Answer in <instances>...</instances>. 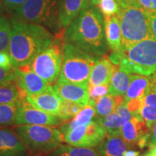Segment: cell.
<instances>
[{
    "label": "cell",
    "mask_w": 156,
    "mask_h": 156,
    "mask_svg": "<svg viewBox=\"0 0 156 156\" xmlns=\"http://www.w3.org/2000/svg\"><path fill=\"white\" fill-rule=\"evenodd\" d=\"M63 41L91 55H104L108 46L105 36L104 17L98 7L90 5L82 11L66 29Z\"/></svg>",
    "instance_id": "6da1fadb"
},
{
    "label": "cell",
    "mask_w": 156,
    "mask_h": 156,
    "mask_svg": "<svg viewBox=\"0 0 156 156\" xmlns=\"http://www.w3.org/2000/svg\"><path fill=\"white\" fill-rule=\"evenodd\" d=\"M12 37L9 53L15 68L30 65L41 52L53 44L56 36L36 23L12 17Z\"/></svg>",
    "instance_id": "7a4b0ae2"
},
{
    "label": "cell",
    "mask_w": 156,
    "mask_h": 156,
    "mask_svg": "<svg viewBox=\"0 0 156 156\" xmlns=\"http://www.w3.org/2000/svg\"><path fill=\"white\" fill-rule=\"evenodd\" d=\"M115 65L130 74L156 77V41L147 38L128 49L112 51L108 56Z\"/></svg>",
    "instance_id": "3957f363"
},
{
    "label": "cell",
    "mask_w": 156,
    "mask_h": 156,
    "mask_svg": "<svg viewBox=\"0 0 156 156\" xmlns=\"http://www.w3.org/2000/svg\"><path fill=\"white\" fill-rule=\"evenodd\" d=\"M119 6L117 17L122 35V50L128 49L136 43L153 38L147 12L134 0H116Z\"/></svg>",
    "instance_id": "277c9868"
},
{
    "label": "cell",
    "mask_w": 156,
    "mask_h": 156,
    "mask_svg": "<svg viewBox=\"0 0 156 156\" xmlns=\"http://www.w3.org/2000/svg\"><path fill=\"white\" fill-rule=\"evenodd\" d=\"M12 14L21 20L43 25L56 37L64 34L60 26L58 0H26Z\"/></svg>",
    "instance_id": "5b68a950"
},
{
    "label": "cell",
    "mask_w": 156,
    "mask_h": 156,
    "mask_svg": "<svg viewBox=\"0 0 156 156\" xmlns=\"http://www.w3.org/2000/svg\"><path fill=\"white\" fill-rule=\"evenodd\" d=\"M98 59L96 56L64 43L63 62L57 81L88 86L90 75Z\"/></svg>",
    "instance_id": "8992f818"
},
{
    "label": "cell",
    "mask_w": 156,
    "mask_h": 156,
    "mask_svg": "<svg viewBox=\"0 0 156 156\" xmlns=\"http://www.w3.org/2000/svg\"><path fill=\"white\" fill-rule=\"evenodd\" d=\"M13 130L34 155L53 152L64 141L61 131L53 126L22 124L17 125Z\"/></svg>",
    "instance_id": "52a82bcc"
},
{
    "label": "cell",
    "mask_w": 156,
    "mask_h": 156,
    "mask_svg": "<svg viewBox=\"0 0 156 156\" xmlns=\"http://www.w3.org/2000/svg\"><path fill=\"white\" fill-rule=\"evenodd\" d=\"M64 42L62 37H56L53 44L41 52L30 64V67L48 85L57 81L61 73L64 58Z\"/></svg>",
    "instance_id": "ba28073f"
},
{
    "label": "cell",
    "mask_w": 156,
    "mask_h": 156,
    "mask_svg": "<svg viewBox=\"0 0 156 156\" xmlns=\"http://www.w3.org/2000/svg\"><path fill=\"white\" fill-rule=\"evenodd\" d=\"M107 135V132L98 122L75 127L63 134L64 141L75 147H93L98 146Z\"/></svg>",
    "instance_id": "9c48e42d"
},
{
    "label": "cell",
    "mask_w": 156,
    "mask_h": 156,
    "mask_svg": "<svg viewBox=\"0 0 156 156\" xmlns=\"http://www.w3.org/2000/svg\"><path fill=\"white\" fill-rule=\"evenodd\" d=\"M17 112L16 125L32 124L55 126L64 122L59 117L43 112L32 106L27 101V96L20 98L17 101Z\"/></svg>",
    "instance_id": "30bf717a"
},
{
    "label": "cell",
    "mask_w": 156,
    "mask_h": 156,
    "mask_svg": "<svg viewBox=\"0 0 156 156\" xmlns=\"http://www.w3.org/2000/svg\"><path fill=\"white\" fill-rule=\"evenodd\" d=\"M27 101L34 108L58 117L63 100L56 93L53 85H48L41 92L27 95Z\"/></svg>",
    "instance_id": "8fae6325"
},
{
    "label": "cell",
    "mask_w": 156,
    "mask_h": 156,
    "mask_svg": "<svg viewBox=\"0 0 156 156\" xmlns=\"http://www.w3.org/2000/svg\"><path fill=\"white\" fill-rule=\"evenodd\" d=\"M15 82L28 95L41 92L48 85L44 79L30 69V65L15 68Z\"/></svg>",
    "instance_id": "7c38bea8"
},
{
    "label": "cell",
    "mask_w": 156,
    "mask_h": 156,
    "mask_svg": "<svg viewBox=\"0 0 156 156\" xmlns=\"http://www.w3.org/2000/svg\"><path fill=\"white\" fill-rule=\"evenodd\" d=\"M56 93L62 100L79 104L85 105L89 102V92L87 85L56 81L53 85Z\"/></svg>",
    "instance_id": "4fadbf2b"
},
{
    "label": "cell",
    "mask_w": 156,
    "mask_h": 156,
    "mask_svg": "<svg viewBox=\"0 0 156 156\" xmlns=\"http://www.w3.org/2000/svg\"><path fill=\"white\" fill-rule=\"evenodd\" d=\"M28 150L14 130L0 128V156H27Z\"/></svg>",
    "instance_id": "5bb4252c"
},
{
    "label": "cell",
    "mask_w": 156,
    "mask_h": 156,
    "mask_svg": "<svg viewBox=\"0 0 156 156\" xmlns=\"http://www.w3.org/2000/svg\"><path fill=\"white\" fill-rule=\"evenodd\" d=\"M90 5V0H58L59 23L62 30L65 32L75 17Z\"/></svg>",
    "instance_id": "9a60e30c"
},
{
    "label": "cell",
    "mask_w": 156,
    "mask_h": 156,
    "mask_svg": "<svg viewBox=\"0 0 156 156\" xmlns=\"http://www.w3.org/2000/svg\"><path fill=\"white\" fill-rule=\"evenodd\" d=\"M150 128L139 114L134 115L128 122L123 124L121 136L128 145L137 143L144 135L149 132Z\"/></svg>",
    "instance_id": "2e32d148"
},
{
    "label": "cell",
    "mask_w": 156,
    "mask_h": 156,
    "mask_svg": "<svg viewBox=\"0 0 156 156\" xmlns=\"http://www.w3.org/2000/svg\"><path fill=\"white\" fill-rule=\"evenodd\" d=\"M115 65L108 57L103 56L95 62L91 71L88 86L99 85H109L114 73Z\"/></svg>",
    "instance_id": "e0dca14e"
},
{
    "label": "cell",
    "mask_w": 156,
    "mask_h": 156,
    "mask_svg": "<svg viewBox=\"0 0 156 156\" xmlns=\"http://www.w3.org/2000/svg\"><path fill=\"white\" fill-rule=\"evenodd\" d=\"M104 17V16H103ZM105 36L107 46L112 51L122 50V35L117 15L104 17Z\"/></svg>",
    "instance_id": "ac0fdd59"
},
{
    "label": "cell",
    "mask_w": 156,
    "mask_h": 156,
    "mask_svg": "<svg viewBox=\"0 0 156 156\" xmlns=\"http://www.w3.org/2000/svg\"><path fill=\"white\" fill-rule=\"evenodd\" d=\"M138 114L150 129L156 122V77L142 98Z\"/></svg>",
    "instance_id": "d6986e66"
},
{
    "label": "cell",
    "mask_w": 156,
    "mask_h": 156,
    "mask_svg": "<svg viewBox=\"0 0 156 156\" xmlns=\"http://www.w3.org/2000/svg\"><path fill=\"white\" fill-rule=\"evenodd\" d=\"M155 78V77H151V76L132 74L129 86L124 95L126 102L136 99L142 100Z\"/></svg>",
    "instance_id": "ffe728a7"
},
{
    "label": "cell",
    "mask_w": 156,
    "mask_h": 156,
    "mask_svg": "<svg viewBox=\"0 0 156 156\" xmlns=\"http://www.w3.org/2000/svg\"><path fill=\"white\" fill-rule=\"evenodd\" d=\"M128 145L120 134L106 135L98 145V151L101 156H123Z\"/></svg>",
    "instance_id": "44dd1931"
},
{
    "label": "cell",
    "mask_w": 156,
    "mask_h": 156,
    "mask_svg": "<svg viewBox=\"0 0 156 156\" xmlns=\"http://www.w3.org/2000/svg\"><path fill=\"white\" fill-rule=\"evenodd\" d=\"M95 101L89 100L88 103L85 105L77 115L70 119L69 122H66L60 126L59 130L62 134H64L75 127L93 122L95 117L97 116L95 109Z\"/></svg>",
    "instance_id": "7402d4cb"
},
{
    "label": "cell",
    "mask_w": 156,
    "mask_h": 156,
    "mask_svg": "<svg viewBox=\"0 0 156 156\" xmlns=\"http://www.w3.org/2000/svg\"><path fill=\"white\" fill-rule=\"evenodd\" d=\"M132 75V74L127 73L121 68L119 65H115L112 80L109 83V93L114 95L124 96L129 86Z\"/></svg>",
    "instance_id": "603a6c76"
},
{
    "label": "cell",
    "mask_w": 156,
    "mask_h": 156,
    "mask_svg": "<svg viewBox=\"0 0 156 156\" xmlns=\"http://www.w3.org/2000/svg\"><path fill=\"white\" fill-rule=\"evenodd\" d=\"M125 102L124 96L114 95L108 93L104 96L101 97L95 101V109L98 117L106 116L114 112L119 106Z\"/></svg>",
    "instance_id": "cb8c5ba5"
},
{
    "label": "cell",
    "mask_w": 156,
    "mask_h": 156,
    "mask_svg": "<svg viewBox=\"0 0 156 156\" xmlns=\"http://www.w3.org/2000/svg\"><path fill=\"white\" fill-rule=\"evenodd\" d=\"M50 156H101V155L98 150L93 147L62 145L54 150Z\"/></svg>",
    "instance_id": "d4e9b609"
},
{
    "label": "cell",
    "mask_w": 156,
    "mask_h": 156,
    "mask_svg": "<svg viewBox=\"0 0 156 156\" xmlns=\"http://www.w3.org/2000/svg\"><path fill=\"white\" fill-rule=\"evenodd\" d=\"M97 122L105 128L107 132V135L120 134L123 124L125 123L116 112L111 113L106 116L99 117Z\"/></svg>",
    "instance_id": "484cf974"
},
{
    "label": "cell",
    "mask_w": 156,
    "mask_h": 156,
    "mask_svg": "<svg viewBox=\"0 0 156 156\" xmlns=\"http://www.w3.org/2000/svg\"><path fill=\"white\" fill-rule=\"evenodd\" d=\"M27 93L17 86L15 82L0 86V104L17 102L20 98Z\"/></svg>",
    "instance_id": "4316f807"
},
{
    "label": "cell",
    "mask_w": 156,
    "mask_h": 156,
    "mask_svg": "<svg viewBox=\"0 0 156 156\" xmlns=\"http://www.w3.org/2000/svg\"><path fill=\"white\" fill-rule=\"evenodd\" d=\"M17 103L0 104V128L15 124Z\"/></svg>",
    "instance_id": "83f0119b"
},
{
    "label": "cell",
    "mask_w": 156,
    "mask_h": 156,
    "mask_svg": "<svg viewBox=\"0 0 156 156\" xmlns=\"http://www.w3.org/2000/svg\"><path fill=\"white\" fill-rule=\"evenodd\" d=\"M12 37L11 20L5 16L0 25V52L9 51Z\"/></svg>",
    "instance_id": "f1b7e54d"
},
{
    "label": "cell",
    "mask_w": 156,
    "mask_h": 156,
    "mask_svg": "<svg viewBox=\"0 0 156 156\" xmlns=\"http://www.w3.org/2000/svg\"><path fill=\"white\" fill-rule=\"evenodd\" d=\"M84 106H85L79 104V103L69 102V101L63 100L58 117L62 119L64 122H67V121L72 119L75 115H77L80 112V110Z\"/></svg>",
    "instance_id": "f546056e"
},
{
    "label": "cell",
    "mask_w": 156,
    "mask_h": 156,
    "mask_svg": "<svg viewBox=\"0 0 156 156\" xmlns=\"http://www.w3.org/2000/svg\"><path fill=\"white\" fill-rule=\"evenodd\" d=\"M98 7L104 17L116 15L119 11V6L116 0H101Z\"/></svg>",
    "instance_id": "4dcf8cb0"
},
{
    "label": "cell",
    "mask_w": 156,
    "mask_h": 156,
    "mask_svg": "<svg viewBox=\"0 0 156 156\" xmlns=\"http://www.w3.org/2000/svg\"><path fill=\"white\" fill-rule=\"evenodd\" d=\"M89 100L96 101L101 97L109 93V85H99L88 86Z\"/></svg>",
    "instance_id": "1f68e13d"
},
{
    "label": "cell",
    "mask_w": 156,
    "mask_h": 156,
    "mask_svg": "<svg viewBox=\"0 0 156 156\" xmlns=\"http://www.w3.org/2000/svg\"><path fill=\"white\" fill-rule=\"evenodd\" d=\"M15 69H8L0 67V86L15 81Z\"/></svg>",
    "instance_id": "d6a6232c"
},
{
    "label": "cell",
    "mask_w": 156,
    "mask_h": 156,
    "mask_svg": "<svg viewBox=\"0 0 156 156\" xmlns=\"http://www.w3.org/2000/svg\"><path fill=\"white\" fill-rule=\"evenodd\" d=\"M115 112H116L117 114L122 117V119L125 122L129 121L134 116V115L130 112V111L129 110V108H127L126 101L123 103L122 104H121L120 106L117 107Z\"/></svg>",
    "instance_id": "836d02e7"
},
{
    "label": "cell",
    "mask_w": 156,
    "mask_h": 156,
    "mask_svg": "<svg viewBox=\"0 0 156 156\" xmlns=\"http://www.w3.org/2000/svg\"><path fill=\"white\" fill-rule=\"evenodd\" d=\"M0 67L5 69H15L9 51L0 52Z\"/></svg>",
    "instance_id": "e575fe53"
},
{
    "label": "cell",
    "mask_w": 156,
    "mask_h": 156,
    "mask_svg": "<svg viewBox=\"0 0 156 156\" xmlns=\"http://www.w3.org/2000/svg\"><path fill=\"white\" fill-rule=\"evenodd\" d=\"M147 12H156V0H134Z\"/></svg>",
    "instance_id": "d590c367"
},
{
    "label": "cell",
    "mask_w": 156,
    "mask_h": 156,
    "mask_svg": "<svg viewBox=\"0 0 156 156\" xmlns=\"http://www.w3.org/2000/svg\"><path fill=\"white\" fill-rule=\"evenodd\" d=\"M25 1L26 0H2L5 8L11 13L22 5Z\"/></svg>",
    "instance_id": "8d00e7d4"
},
{
    "label": "cell",
    "mask_w": 156,
    "mask_h": 156,
    "mask_svg": "<svg viewBox=\"0 0 156 156\" xmlns=\"http://www.w3.org/2000/svg\"><path fill=\"white\" fill-rule=\"evenodd\" d=\"M153 38L156 41V12H147Z\"/></svg>",
    "instance_id": "74e56055"
},
{
    "label": "cell",
    "mask_w": 156,
    "mask_h": 156,
    "mask_svg": "<svg viewBox=\"0 0 156 156\" xmlns=\"http://www.w3.org/2000/svg\"><path fill=\"white\" fill-rule=\"evenodd\" d=\"M151 129V144H153V143H156V122L155 124L152 126Z\"/></svg>",
    "instance_id": "f35d334b"
},
{
    "label": "cell",
    "mask_w": 156,
    "mask_h": 156,
    "mask_svg": "<svg viewBox=\"0 0 156 156\" xmlns=\"http://www.w3.org/2000/svg\"><path fill=\"white\" fill-rule=\"evenodd\" d=\"M123 156H140V153L133 150H126Z\"/></svg>",
    "instance_id": "ab89813d"
},
{
    "label": "cell",
    "mask_w": 156,
    "mask_h": 156,
    "mask_svg": "<svg viewBox=\"0 0 156 156\" xmlns=\"http://www.w3.org/2000/svg\"><path fill=\"white\" fill-rule=\"evenodd\" d=\"M149 147L151 148V151L152 152V153L153 154L154 156H156V143L151 144Z\"/></svg>",
    "instance_id": "60d3db41"
},
{
    "label": "cell",
    "mask_w": 156,
    "mask_h": 156,
    "mask_svg": "<svg viewBox=\"0 0 156 156\" xmlns=\"http://www.w3.org/2000/svg\"><path fill=\"white\" fill-rule=\"evenodd\" d=\"M101 0H90V5L93 6H98Z\"/></svg>",
    "instance_id": "b9f144b4"
},
{
    "label": "cell",
    "mask_w": 156,
    "mask_h": 156,
    "mask_svg": "<svg viewBox=\"0 0 156 156\" xmlns=\"http://www.w3.org/2000/svg\"><path fill=\"white\" fill-rule=\"evenodd\" d=\"M4 8H5V6H4L2 0H0V15H2V13L4 11Z\"/></svg>",
    "instance_id": "7bdbcfd3"
},
{
    "label": "cell",
    "mask_w": 156,
    "mask_h": 156,
    "mask_svg": "<svg viewBox=\"0 0 156 156\" xmlns=\"http://www.w3.org/2000/svg\"><path fill=\"white\" fill-rule=\"evenodd\" d=\"M4 17H5L4 15H0V25H2V21L4 20Z\"/></svg>",
    "instance_id": "ee69618b"
},
{
    "label": "cell",
    "mask_w": 156,
    "mask_h": 156,
    "mask_svg": "<svg viewBox=\"0 0 156 156\" xmlns=\"http://www.w3.org/2000/svg\"><path fill=\"white\" fill-rule=\"evenodd\" d=\"M145 156H154V155H153V153H152V152H151V151H150V152H149V153H147V154H146V155H145Z\"/></svg>",
    "instance_id": "f6af8a7d"
}]
</instances>
